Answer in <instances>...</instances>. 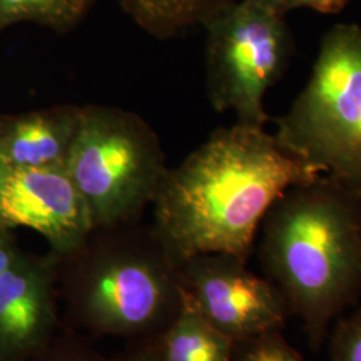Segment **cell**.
<instances>
[{
    "label": "cell",
    "instance_id": "7c38bea8",
    "mask_svg": "<svg viewBox=\"0 0 361 361\" xmlns=\"http://www.w3.org/2000/svg\"><path fill=\"white\" fill-rule=\"evenodd\" d=\"M130 18L152 37L169 39L207 20L235 0H118Z\"/></svg>",
    "mask_w": 361,
    "mask_h": 361
},
{
    "label": "cell",
    "instance_id": "44dd1931",
    "mask_svg": "<svg viewBox=\"0 0 361 361\" xmlns=\"http://www.w3.org/2000/svg\"><path fill=\"white\" fill-rule=\"evenodd\" d=\"M0 361H16V360H11V359H7V357H4V356H1V355H0Z\"/></svg>",
    "mask_w": 361,
    "mask_h": 361
},
{
    "label": "cell",
    "instance_id": "ba28073f",
    "mask_svg": "<svg viewBox=\"0 0 361 361\" xmlns=\"http://www.w3.org/2000/svg\"><path fill=\"white\" fill-rule=\"evenodd\" d=\"M0 225L38 233L61 259L74 256L94 232L87 205L65 166L0 164Z\"/></svg>",
    "mask_w": 361,
    "mask_h": 361
},
{
    "label": "cell",
    "instance_id": "277c9868",
    "mask_svg": "<svg viewBox=\"0 0 361 361\" xmlns=\"http://www.w3.org/2000/svg\"><path fill=\"white\" fill-rule=\"evenodd\" d=\"M288 154L361 198V28L332 27L310 82L273 135Z\"/></svg>",
    "mask_w": 361,
    "mask_h": 361
},
{
    "label": "cell",
    "instance_id": "8992f818",
    "mask_svg": "<svg viewBox=\"0 0 361 361\" xmlns=\"http://www.w3.org/2000/svg\"><path fill=\"white\" fill-rule=\"evenodd\" d=\"M204 27L210 104L219 113H234L237 123L264 129L265 95L283 75L293 50L284 16L235 0Z\"/></svg>",
    "mask_w": 361,
    "mask_h": 361
},
{
    "label": "cell",
    "instance_id": "7a4b0ae2",
    "mask_svg": "<svg viewBox=\"0 0 361 361\" xmlns=\"http://www.w3.org/2000/svg\"><path fill=\"white\" fill-rule=\"evenodd\" d=\"M261 228L267 279L320 349L329 325L361 296V198L320 176L281 194Z\"/></svg>",
    "mask_w": 361,
    "mask_h": 361
},
{
    "label": "cell",
    "instance_id": "52a82bcc",
    "mask_svg": "<svg viewBox=\"0 0 361 361\" xmlns=\"http://www.w3.org/2000/svg\"><path fill=\"white\" fill-rule=\"evenodd\" d=\"M180 276L194 308L234 344L283 329L289 314L283 297L245 259L202 255L182 262Z\"/></svg>",
    "mask_w": 361,
    "mask_h": 361
},
{
    "label": "cell",
    "instance_id": "9c48e42d",
    "mask_svg": "<svg viewBox=\"0 0 361 361\" xmlns=\"http://www.w3.org/2000/svg\"><path fill=\"white\" fill-rule=\"evenodd\" d=\"M61 258L20 252L0 274V355L16 360L51 340L56 324L54 284Z\"/></svg>",
    "mask_w": 361,
    "mask_h": 361
},
{
    "label": "cell",
    "instance_id": "d6986e66",
    "mask_svg": "<svg viewBox=\"0 0 361 361\" xmlns=\"http://www.w3.org/2000/svg\"><path fill=\"white\" fill-rule=\"evenodd\" d=\"M116 361H159L155 349L154 337L147 338V341L137 345L135 348L130 349L129 352Z\"/></svg>",
    "mask_w": 361,
    "mask_h": 361
},
{
    "label": "cell",
    "instance_id": "5bb4252c",
    "mask_svg": "<svg viewBox=\"0 0 361 361\" xmlns=\"http://www.w3.org/2000/svg\"><path fill=\"white\" fill-rule=\"evenodd\" d=\"M233 361H305L281 335L274 331L234 345Z\"/></svg>",
    "mask_w": 361,
    "mask_h": 361
},
{
    "label": "cell",
    "instance_id": "ac0fdd59",
    "mask_svg": "<svg viewBox=\"0 0 361 361\" xmlns=\"http://www.w3.org/2000/svg\"><path fill=\"white\" fill-rule=\"evenodd\" d=\"M349 0H292L290 11L296 8H310L323 13L340 11Z\"/></svg>",
    "mask_w": 361,
    "mask_h": 361
},
{
    "label": "cell",
    "instance_id": "9a60e30c",
    "mask_svg": "<svg viewBox=\"0 0 361 361\" xmlns=\"http://www.w3.org/2000/svg\"><path fill=\"white\" fill-rule=\"evenodd\" d=\"M331 361H361V308L336 324L329 344Z\"/></svg>",
    "mask_w": 361,
    "mask_h": 361
},
{
    "label": "cell",
    "instance_id": "3957f363",
    "mask_svg": "<svg viewBox=\"0 0 361 361\" xmlns=\"http://www.w3.org/2000/svg\"><path fill=\"white\" fill-rule=\"evenodd\" d=\"M66 264L68 310L97 335H159L182 304L180 265L152 226L95 229Z\"/></svg>",
    "mask_w": 361,
    "mask_h": 361
},
{
    "label": "cell",
    "instance_id": "ffe728a7",
    "mask_svg": "<svg viewBox=\"0 0 361 361\" xmlns=\"http://www.w3.org/2000/svg\"><path fill=\"white\" fill-rule=\"evenodd\" d=\"M258 7L269 11V13H277L284 16L285 13L290 11L292 0H247Z\"/></svg>",
    "mask_w": 361,
    "mask_h": 361
},
{
    "label": "cell",
    "instance_id": "30bf717a",
    "mask_svg": "<svg viewBox=\"0 0 361 361\" xmlns=\"http://www.w3.org/2000/svg\"><path fill=\"white\" fill-rule=\"evenodd\" d=\"M80 116L78 104H56L0 116V164L16 169L65 166Z\"/></svg>",
    "mask_w": 361,
    "mask_h": 361
},
{
    "label": "cell",
    "instance_id": "4fadbf2b",
    "mask_svg": "<svg viewBox=\"0 0 361 361\" xmlns=\"http://www.w3.org/2000/svg\"><path fill=\"white\" fill-rule=\"evenodd\" d=\"M98 0H0V32L18 23H35L58 34L71 31Z\"/></svg>",
    "mask_w": 361,
    "mask_h": 361
},
{
    "label": "cell",
    "instance_id": "5b68a950",
    "mask_svg": "<svg viewBox=\"0 0 361 361\" xmlns=\"http://www.w3.org/2000/svg\"><path fill=\"white\" fill-rule=\"evenodd\" d=\"M65 168L87 205L94 231L137 224L169 169L147 122L102 104L80 106Z\"/></svg>",
    "mask_w": 361,
    "mask_h": 361
},
{
    "label": "cell",
    "instance_id": "e0dca14e",
    "mask_svg": "<svg viewBox=\"0 0 361 361\" xmlns=\"http://www.w3.org/2000/svg\"><path fill=\"white\" fill-rule=\"evenodd\" d=\"M6 226L0 225V274L6 271L20 255L13 235Z\"/></svg>",
    "mask_w": 361,
    "mask_h": 361
},
{
    "label": "cell",
    "instance_id": "6da1fadb",
    "mask_svg": "<svg viewBox=\"0 0 361 361\" xmlns=\"http://www.w3.org/2000/svg\"><path fill=\"white\" fill-rule=\"evenodd\" d=\"M320 176L265 130L235 123L168 169L152 204V228L178 265L202 255L246 261L274 201Z\"/></svg>",
    "mask_w": 361,
    "mask_h": 361
},
{
    "label": "cell",
    "instance_id": "8fae6325",
    "mask_svg": "<svg viewBox=\"0 0 361 361\" xmlns=\"http://www.w3.org/2000/svg\"><path fill=\"white\" fill-rule=\"evenodd\" d=\"M159 361H233L234 343L195 310L182 292L174 320L154 337Z\"/></svg>",
    "mask_w": 361,
    "mask_h": 361
},
{
    "label": "cell",
    "instance_id": "2e32d148",
    "mask_svg": "<svg viewBox=\"0 0 361 361\" xmlns=\"http://www.w3.org/2000/svg\"><path fill=\"white\" fill-rule=\"evenodd\" d=\"M40 350L43 352L40 361H107L75 336H58Z\"/></svg>",
    "mask_w": 361,
    "mask_h": 361
}]
</instances>
